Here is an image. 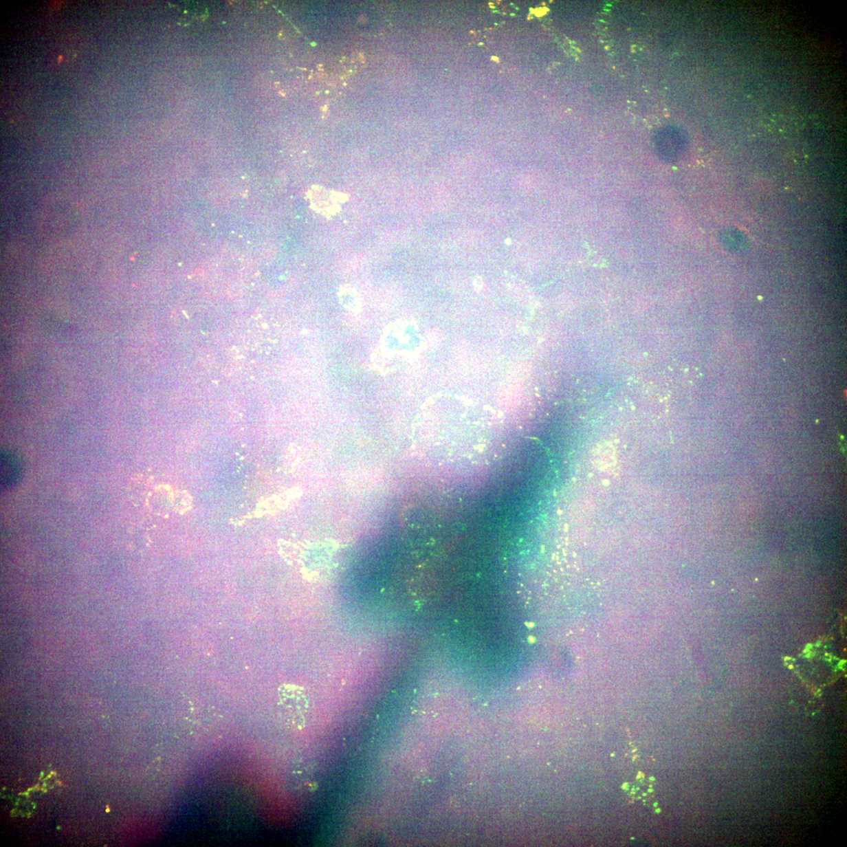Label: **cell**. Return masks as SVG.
<instances>
[{
  "label": "cell",
  "mask_w": 847,
  "mask_h": 847,
  "mask_svg": "<svg viewBox=\"0 0 847 847\" xmlns=\"http://www.w3.org/2000/svg\"><path fill=\"white\" fill-rule=\"evenodd\" d=\"M277 710L282 721L289 727H303L310 710L307 691L296 685H283L278 690Z\"/></svg>",
  "instance_id": "1"
},
{
  "label": "cell",
  "mask_w": 847,
  "mask_h": 847,
  "mask_svg": "<svg viewBox=\"0 0 847 847\" xmlns=\"http://www.w3.org/2000/svg\"><path fill=\"white\" fill-rule=\"evenodd\" d=\"M313 208L322 214H333L338 210L341 199L338 194L328 192L321 188H313L308 192Z\"/></svg>",
  "instance_id": "2"
},
{
  "label": "cell",
  "mask_w": 847,
  "mask_h": 847,
  "mask_svg": "<svg viewBox=\"0 0 847 847\" xmlns=\"http://www.w3.org/2000/svg\"><path fill=\"white\" fill-rule=\"evenodd\" d=\"M21 474L19 461L13 455L3 453L1 458V478L4 487H10L18 481Z\"/></svg>",
  "instance_id": "3"
},
{
  "label": "cell",
  "mask_w": 847,
  "mask_h": 847,
  "mask_svg": "<svg viewBox=\"0 0 847 847\" xmlns=\"http://www.w3.org/2000/svg\"><path fill=\"white\" fill-rule=\"evenodd\" d=\"M338 298L344 309L352 311H358L361 307L360 298L358 292L349 286H342L339 289Z\"/></svg>",
  "instance_id": "4"
}]
</instances>
